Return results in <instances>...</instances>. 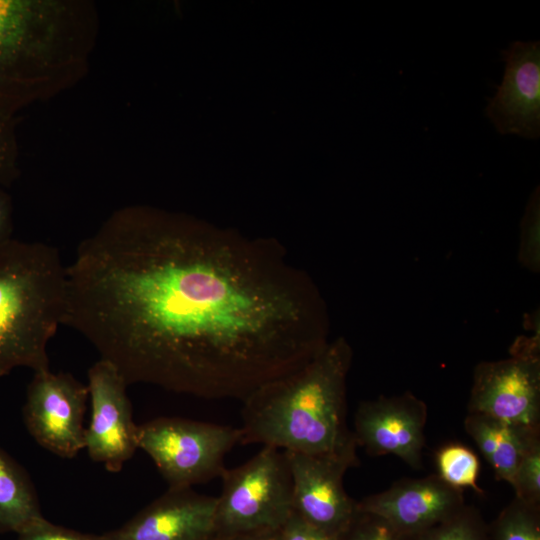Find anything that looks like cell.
<instances>
[{
    "label": "cell",
    "mask_w": 540,
    "mask_h": 540,
    "mask_svg": "<svg viewBox=\"0 0 540 540\" xmlns=\"http://www.w3.org/2000/svg\"><path fill=\"white\" fill-rule=\"evenodd\" d=\"M62 325L128 385L243 401L329 342L326 302L272 241L131 205L66 266Z\"/></svg>",
    "instance_id": "obj_1"
},
{
    "label": "cell",
    "mask_w": 540,
    "mask_h": 540,
    "mask_svg": "<svg viewBox=\"0 0 540 540\" xmlns=\"http://www.w3.org/2000/svg\"><path fill=\"white\" fill-rule=\"evenodd\" d=\"M99 28L89 0H0V120L82 80Z\"/></svg>",
    "instance_id": "obj_2"
},
{
    "label": "cell",
    "mask_w": 540,
    "mask_h": 540,
    "mask_svg": "<svg viewBox=\"0 0 540 540\" xmlns=\"http://www.w3.org/2000/svg\"><path fill=\"white\" fill-rule=\"evenodd\" d=\"M353 350L345 337L329 342L302 367L251 392L241 409V445L325 456L359 465L347 424L346 385Z\"/></svg>",
    "instance_id": "obj_3"
},
{
    "label": "cell",
    "mask_w": 540,
    "mask_h": 540,
    "mask_svg": "<svg viewBox=\"0 0 540 540\" xmlns=\"http://www.w3.org/2000/svg\"><path fill=\"white\" fill-rule=\"evenodd\" d=\"M66 266L42 242L0 246V377L16 368L49 369L48 343L62 325Z\"/></svg>",
    "instance_id": "obj_4"
},
{
    "label": "cell",
    "mask_w": 540,
    "mask_h": 540,
    "mask_svg": "<svg viewBox=\"0 0 540 540\" xmlns=\"http://www.w3.org/2000/svg\"><path fill=\"white\" fill-rule=\"evenodd\" d=\"M220 478L215 536L281 529L293 514L292 478L284 450L264 446L245 463L226 468Z\"/></svg>",
    "instance_id": "obj_5"
},
{
    "label": "cell",
    "mask_w": 540,
    "mask_h": 540,
    "mask_svg": "<svg viewBox=\"0 0 540 540\" xmlns=\"http://www.w3.org/2000/svg\"><path fill=\"white\" fill-rule=\"evenodd\" d=\"M240 441L239 427L181 417H157L138 425V448L152 459L168 489L221 477L226 455Z\"/></svg>",
    "instance_id": "obj_6"
},
{
    "label": "cell",
    "mask_w": 540,
    "mask_h": 540,
    "mask_svg": "<svg viewBox=\"0 0 540 540\" xmlns=\"http://www.w3.org/2000/svg\"><path fill=\"white\" fill-rule=\"evenodd\" d=\"M521 340L509 358L476 365L467 409L540 429L539 334Z\"/></svg>",
    "instance_id": "obj_7"
},
{
    "label": "cell",
    "mask_w": 540,
    "mask_h": 540,
    "mask_svg": "<svg viewBox=\"0 0 540 540\" xmlns=\"http://www.w3.org/2000/svg\"><path fill=\"white\" fill-rule=\"evenodd\" d=\"M87 385L66 372L35 371L27 387L23 420L42 448L63 458L85 449L84 415Z\"/></svg>",
    "instance_id": "obj_8"
},
{
    "label": "cell",
    "mask_w": 540,
    "mask_h": 540,
    "mask_svg": "<svg viewBox=\"0 0 540 540\" xmlns=\"http://www.w3.org/2000/svg\"><path fill=\"white\" fill-rule=\"evenodd\" d=\"M87 378L91 416L85 428V449L91 460L116 473L138 449L128 384L113 364L101 358L89 368Z\"/></svg>",
    "instance_id": "obj_9"
},
{
    "label": "cell",
    "mask_w": 540,
    "mask_h": 540,
    "mask_svg": "<svg viewBox=\"0 0 540 540\" xmlns=\"http://www.w3.org/2000/svg\"><path fill=\"white\" fill-rule=\"evenodd\" d=\"M427 405L406 391L362 401L355 413L357 447L371 456L392 454L414 469L422 467Z\"/></svg>",
    "instance_id": "obj_10"
},
{
    "label": "cell",
    "mask_w": 540,
    "mask_h": 540,
    "mask_svg": "<svg viewBox=\"0 0 540 540\" xmlns=\"http://www.w3.org/2000/svg\"><path fill=\"white\" fill-rule=\"evenodd\" d=\"M292 478L293 513L326 532L340 535L356 515L357 501L345 491L349 462L287 452Z\"/></svg>",
    "instance_id": "obj_11"
},
{
    "label": "cell",
    "mask_w": 540,
    "mask_h": 540,
    "mask_svg": "<svg viewBox=\"0 0 540 540\" xmlns=\"http://www.w3.org/2000/svg\"><path fill=\"white\" fill-rule=\"evenodd\" d=\"M502 81L488 99L485 115L502 135L540 136V42L514 41L501 51Z\"/></svg>",
    "instance_id": "obj_12"
},
{
    "label": "cell",
    "mask_w": 540,
    "mask_h": 540,
    "mask_svg": "<svg viewBox=\"0 0 540 540\" xmlns=\"http://www.w3.org/2000/svg\"><path fill=\"white\" fill-rule=\"evenodd\" d=\"M463 506V490L448 485L437 474L398 480L385 491L357 501L358 510L379 515L413 537L450 518Z\"/></svg>",
    "instance_id": "obj_13"
},
{
    "label": "cell",
    "mask_w": 540,
    "mask_h": 540,
    "mask_svg": "<svg viewBox=\"0 0 540 540\" xmlns=\"http://www.w3.org/2000/svg\"><path fill=\"white\" fill-rule=\"evenodd\" d=\"M217 497L192 488L168 489L123 526L108 532L109 540H212L216 535Z\"/></svg>",
    "instance_id": "obj_14"
},
{
    "label": "cell",
    "mask_w": 540,
    "mask_h": 540,
    "mask_svg": "<svg viewBox=\"0 0 540 540\" xmlns=\"http://www.w3.org/2000/svg\"><path fill=\"white\" fill-rule=\"evenodd\" d=\"M464 428L492 467L496 479L508 484H511L524 454L540 441V429L511 424L479 413H468Z\"/></svg>",
    "instance_id": "obj_15"
},
{
    "label": "cell",
    "mask_w": 540,
    "mask_h": 540,
    "mask_svg": "<svg viewBox=\"0 0 540 540\" xmlns=\"http://www.w3.org/2000/svg\"><path fill=\"white\" fill-rule=\"evenodd\" d=\"M43 517L28 472L0 447V534H18Z\"/></svg>",
    "instance_id": "obj_16"
},
{
    "label": "cell",
    "mask_w": 540,
    "mask_h": 540,
    "mask_svg": "<svg viewBox=\"0 0 540 540\" xmlns=\"http://www.w3.org/2000/svg\"><path fill=\"white\" fill-rule=\"evenodd\" d=\"M437 475L448 485L463 490L473 489L482 494L477 480L480 474V461L469 447L453 443L442 446L435 456Z\"/></svg>",
    "instance_id": "obj_17"
},
{
    "label": "cell",
    "mask_w": 540,
    "mask_h": 540,
    "mask_svg": "<svg viewBox=\"0 0 540 540\" xmlns=\"http://www.w3.org/2000/svg\"><path fill=\"white\" fill-rule=\"evenodd\" d=\"M491 540H540V505L516 497L489 526Z\"/></svg>",
    "instance_id": "obj_18"
},
{
    "label": "cell",
    "mask_w": 540,
    "mask_h": 540,
    "mask_svg": "<svg viewBox=\"0 0 540 540\" xmlns=\"http://www.w3.org/2000/svg\"><path fill=\"white\" fill-rule=\"evenodd\" d=\"M414 540H491L481 513L465 504L456 514L414 536Z\"/></svg>",
    "instance_id": "obj_19"
},
{
    "label": "cell",
    "mask_w": 540,
    "mask_h": 540,
    "mask_svg": "<svg viewBox=\"0 0 540 540\" xmlns=\"http://www.w3.org/2000/svg\"><path fill=\"white\" fill-rule=\"evenodd\" d=\"M519 262L532 272L540 268V190L537 186L525 208L520 224Z\"/></svg>",
    "instance_id": "obj_20"
},
{
    "label": "cell",
    "mask_w": 540,
    "mask_h": 540,
    "mask_svg": "<svg viewBox=\"0 0 540 540\" xmlns=\"http://www.w3.org/2000/svg\"><path fill=\"white\" fill-rule=\"evenodd\" d=\"M339 540H414L385 518L358 510Z\"/></svg>",
    "instance_id": "obj_21"
},
{
    "label": "cell",
    "mask_w": 540,
    "mask_h": 540,
    "mask_svg": "<svg viewBox=\"0 0 540 540\" xmlns=\"http://www.w3.org/2000/svg\"><path fill=\"white\" fill-rule=\"evenodd\" d=\"M510 485L516 498L540 505V441L524 454Z\"/></svg>",
    "instance_id": "obj_22"
},
{
    "label": "cell",
    "mask_w": 540,
    "mask_h": 540,
    "mask_svg": "<svg viewBox=\"0 0 540 540\" xmlns=\"http://www.w3.org/2000/svg\"><path fill=\"white\" fill-rule=\"evenodd\" d=\"M18 119L0 120V187L9 185L19 174Z\"/></svg>",
    "instance_id": "obj_23"
},
{
    "label": "cell",
    "mask_w": 540,
    "mask_h": 540,
    "mask_svg": "<svg viewBox=\"0 0 540 540\" xmlns=\"http://www.w3.org/2000/svg\"><path fill=\"white\" fill-rule=\"evenodd\" d=\"M17 540H109L108 533L90 534L49 522L44 517L17 534Z\"/></svg>",
    "instance_id": "obj_24"
},
{
    "label": "cell",
    "mask_w": 540,
    "mask_h": 540,
    "mask_svg": "<svg viewBox=\"0 0 540 540\" xmlns=\"http://www.w3.org/2000/svg\"><path fill=\"white\" fill-rule=\"evenodd\" d=\"M280 531L281 540H339L340 536L313 526L295 513Z\"/></svg>",
    "instance_id": "obj_25"
},
{
    "label": "cell",
    "mask_w": 540,
    "mask_h": 540,
    "mask_svg": "<svg viewBox=\"0 0 540 540\" xmlns=\"http://www.w3.org/2000/svg\"><path fill=\"white\" fill-rule=\"evenodd\" d=\"M13 207L10 196L0 187V246L12 239Z\"/></svg>",
    "instance_id": "obj_26"
},
{
    "label": "cell",
    "mask_w": 540,
    "mask_h": 540,
    "mask_svg": "<svg viewBox=\"0 0 540 540\" xmlns=\"http://www.w3.org/2000/svg\"><path fill=\"white\" fill-rule=\"evenodd\" d=\"M281 529L277 530H258L237 533L222 537H216V540H281Z\"/></svg>",
    "instance_id": "obj_27"
},
{
    "label": "cell",
    "mask_w": 540,
    "mask_h": 540,
    "mask_svg": "<svg viewBox=\"0 0 540 540\" xmlns=\"http://www.w3.org/2000/svg\"><path fill=\"white\" fill-rule=\"evenodd\" d=\"M212 540H216V537H214Z\"/></svg>",
    "instance_id": "obj_28"
}]
</instances>
